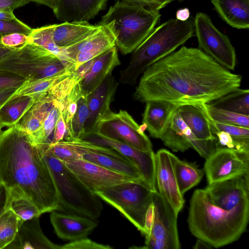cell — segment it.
I'll return each instance as SVG.
<instances>
[{
    "instance_id": "6da1fadb",
    "label": "cell",
    "mask_w": 249,
    "mask_h": 249,
    "mask_svg": "<svg viewBox=\"0 0 249 249\" xmlns=\"http://www.w3.org/2000/svg\"><path fill=\"white\" fill-rule=\"evenodd\" d=\"M241 81L240 75L231 72L199 48L183 46L142 73L133 97L142 103L203 105L239 88Z\"/></svg>"
},
{
    "instance_id": "7a4b0ae2",
    "label": "cell",
    "mask_w": 249,
    "mask_h": 249,
    "mask_svg": "<svg viewBox=\"0 0 249 249\" xmlns=\"http://www.w3.org/2000/svg\"><path fill=\"white\" fill-rule=\"evenodd\" d=\"M0 183L12 199L28 200L41 214L58 209L57 190L40 145L17 124L0 135Z\"/></svg>"
},
{
    "instance_id": "3957f363",
    "label": "cell",
    "mask_w": 249,
    "mask_h": 249,
    "mask_svg": "<svg viewBox=\"0 0 249 249\" xmlns=\"http://www.w3.org/2000/svg\"><path fill=\"white\" fill-rule=\"evenodd\" d=\"M249 216V203L225 210L213 205L205 190L199 189L191 197L187 222L193 235L217 248L239 238Z\"/></svg>"
},
{
    "instance_id": "277c9868",
    "label": "cell",
    "mask_w": 249,
    "mask_h": 249,
    "mask_svg": "<svg viewBox=\"0 0 249 249\" xmlns=\"http://www.w3.org/2000/svg\"><path fill=\"white\" fill-rule=\"evenodd\" d=\"M194 19L182 21L170 18L155 27L132 53L127 67L121 71L119 81L134 85L151 65L176 51L194 36Z\"/></svg>"
},
{
    "instance_id": "5b68a950",
    "label": "cell",
    "mask_w": 249,
    "mask_h": 249,
    "mask_svg": "<svg viewBox=\"0 0 249 249\" xmlns=\"http://www.w3.org/2000/svg\"><path fill=\"white\" fill-rule=\"evenodd\" d=\"M160 17L159 10L116 0L102 17L99 24L108 27L115 38V46L125 55L132 53L142 43Z\"/></svg>"
},
{
    "instance_id": "8992f818",
    "label": "cell",
    "mask_w": 249,
    "mask_h": 249,
    "mask_svg": "<svg viewBox=\"0 0 249 249\" xmlns=\"http://www.w3.org/2000/svg\"><path fill=\"white\" fill-rule=\"evenodd\" d=\"M49 144H38L57 190L59 200L57 211L92 219L99 217L103 209L100 198L53 155Z\"/></svg>"
},
{
    "instance_id": "52a82bcc",
    "label": "cell",
    "mask_w": 249,
    "mask_h": 249,
    "mask_svg": "<svg viewBox=\"0 0 249 249\" xmlns=\"http://www.w3.org/2000/svg\"><path fill=\"white\" fill-rule=\"evenodd\" d=\"M74 70V65L31 42L0 60V71L16 74L28 81Z\"/></svg>"
},
{
    "instance_id": "ba28073f",
    "label": "cell",
    "mask_w": 249,
    "mask_h": 249,
    "mask_svg": "<svg viewBox=\"0 0 249 249\" xmlns=\"http://www.w3.org/2000/svg\"><path fill=\"white\" fill-rule=\"evenodd\" d=\"M153 192L142 180H131L95 192L100 199L118 210L143 234L145 218Z\"/></svg>"
},
{
    "instance_id": "9c48e42d",
    "label": "cell",
    "mask_w": 249,
    "mask_h": 249,
    "mask_svg": "<svg viewBox=\"0 0 249 249\" xmlns=\"http://www.w3.org/2000/svg\"><path fill=\"white\" fill-rule=\"evenodd\" d=\"M194 23L198 48L223 67L234 70L236 52L228 36L214 26L210 17L205 13H197Z\"/></svg>"
},
{
    "instance_id": "30bf717a",
    "label": "cell",
    "mask_w": 249,
    "mask_h": 249,
    "mask_svg": "<svg viewBox=\"0 0 249 249\" xmlns=\"http://www.w3.org/2000/svg\"><path fill=\"white\" fill-rule=\"evenodd\" d=\"M153 219L145 235L148 249H179L180 244L177 228V215L157 192L153 194Z\"/></svg>"
},
{
    "instance_id": "8fae6325",
    "label": "cell",
    "mask_w": 249,
    "mask_h": 249,
    "mask_svg": "<svg viewBox=\"0 0 249 249\" xmlns=\"http://www.w3.org/2000/svg\"><path fill=\"white\" fill-rule=\"evenodd\" d=\"M93 131L123 141L141 151L153 150L148 137L140 130V125L125 110H120L118 112L111 110L99 120Z\"/></svg>"
},
{
    "instance_id": "7c38bea8",
    "label": "cell",
    "mask_w": 249,
    "mask_h": 249,
    "mask_svg": "<svg viewBox=\"0 0 249 249\" xmlns=\"http://www.w3.org/2000/svg\"><path fill=\"white\" fill-rule=\"evenodd\" d=\"M83 140L111 148L130 161L139 170L143 181L153 192L157 191L155 176V153L145 152L118 140L105 136L97 131L83 136Z\"/></svg>"
},
{
    "instance_id": "4fadbf2b",
    "label": "cell",
    "mask_w": 249,
    "mask_h": 249,
    "mask_svg": "<svg viewBox=\"0 0 249 249\" xmlns=\"http://www.w3.org/2000/svg\"><path fill=\"white\" fill-rule=\"evenodd\" d=\"M204 170L208 184L249 174V155L220 147L206 159Z\"/></svg>"
},
{
    "instance_id": "5bb4252c",
    "label": "cell",
    "mask_w": 249,
    "mask_h": 249,
    "mask_svg": "<svg viewBox=\"0 0 249 249\" xmlns=\"http://www.w3.org/2000/svg\"><path fill=\"white\" fill-rule=\"evenodd\" d=\"M99 24L98 28L87 38L62 49L64 59L74 65L75 70L83 64L115 46V38L108 27Z\"/></svg>"
},
{
    "instance_id": "9a60e30c",
    "label": "cell",
    "mask_w": 249,
    "mask_h": 249,
    "mask_svg": "<svg viewBox=\"0 0 249 249\" xmlns=\"http://www.w3.org/2000/svg\"><path fill=\"white\" fill-rule=\"evenodd\" d=\"M249 174L208 184L204 189L211 202L231 211L249 203Z\"/></svg>"
},
{
    "instance_id": "2e32d148",
    "label": "cell",
    "mask_w": 249,
    "mask_h": 249,
    "mask_svg": "<svg viewBox=\"0 0 249 249\" xmlns=\"http://www.w3.org/2000/svg\"><path fill=\"white\" fill-rule=\"evenodd\" d=\"M171 153L161 149L155 154V176L157 192L178 215L184 204L174 172Z\"/></svg>"
},
{
    "instance_id": "e0dca14e",
    "label": "cell",
    "mask_w": 249,
    "mask_h": 249,
    "mask_svg": "<svg viewBox=\"0 0 249 249\" xmlns=\"http://www.w3.org/2000/svg\"><path fill=\"white\" fill-rule=\"evenodd\" d=\"M62 162L93 193L112 185L135 180L83 159Z\"/></svg>"
},
{
    "instance_id": "ac0fdd59",
    "label": "cell",
    "mask_w": 249,
    "mask_h": 249,
    "mask_svg": "<svg viewBox=\"0 0 249 249\" xmlns=\"http://www.w3.org/2000/svg\"><path fill=\"white\" fill-rule=\"evenodd\" d=\"M118 85L111 74L87 95L89 114L84 135L93 131L99 120L111 111L110 105L114 100Z\"/></svg>"
},
{
    "instance_id": "d6986e66",
    "label": "cell",
    "mask_w": 249,
    "mask_h": 249,
    "mask_svg": "<svg viewBox=\"0 0 249 249\" xmlns=\"http://www.w3.org/2000/svg\"><path fill=\"white\" fill-rule=\"evenodd\" d=\"M51 224L57 236L72 241L87 236L98 225L96 219L58 211L52 212Z\"/></svg>"
},
{
    "instance_id": "ffe728a7",
    "label": "cell",
    "mask_w": 249,
    "mask_h": 249,
    "mask_svg": "<svg viewBox=\"0 0 249 249\" xmlns=\"http://www.w3.org/2000/svg\"><path fill=\"white\" fill-rule=\"evenodd\" d=\"M108 0H57L52 10L60 21H89L105 9Z\"/></svg>"
},
{
    "instance_id": "44dd1931",
    "label": "cell",
    "mask_w": 249,
    "mask_h": 249,
    "mask_svg": "<svg viewBox=\"0 0 249 249\" xmlns=\"http://www.w3.org/2000/svg\"><path fill=\"white\" fill-rule=\"evenodd\" d=\"M53 43L61 49L74 45L82 41L99 27L89 21L63 22L46 25Z\"/></svg>"
},
{
    "instance_id": "7402d4cb",
    "label": "cell",
    "mask_w": 249,
    "mask_h": 249,
    "mask_svg": "<svg viewBox=\"0 0 249 249\" xmlns=\"http://www.w3.org/2000/svg\"><path fill=\"white\" fill-rule=\"evenodd\" d=\"M120 64L116 46L95 58L91 68L79 82L83 94L87 95L94 90Z\"/></svg>"
},
{
    "instance_id": "603a6c76",
    "label": "cell",
    "mask_w": 249,
    "mask_h": 249,
    "mask_svg": "<svg viewBox=\"0 0 249 249\" xmlns=\"http://www.w3.org/2000/svg\"><path fill=\"white\" fill-rule=\"evenodd\" d=\"M5 249H61V246L51 242L40 226L39 217L19 223L14 240Z\"/></svg>"
},
{
    "instance_id": "cb8c5ba5",
    "label": "cell",
    "mask_w": 249,
    "mask_h": 249,
    "mask_svg": "<svg viewBox=\"0 0 249 249\" xmlns=\"http://www.w3.org/2000/svg\"><path fill=\"white\" fill-rule=\"evenodd\" d=\"M204 105H183L178 109L189 128L198 140H217L212 121L205 110Z\"/></svg>"
},
{
    "instance_id": "d4e9b609",
    "label": "cell",
    "mask_w": 249,
    "mask_h": 249,
    "mask_svg": "<svg viewBox=\"0 0 249 249\" xmlns=\"http://www.w3.org/2000/svg\"><path fill=\"white\" fill-rule=\"evenodd\" d=\"M142 123L147 125L150 136L160 139L173 112L178 105L163 101H151L145 103Z\"/></svg>"
},
{
    "instance_id": "484cf974",
    "label": "cell",
    "mask_w": 249,
    "mask_h": 249,
    "mask_svg": "<svg viewBox=\"0 0 249 249\" xmlns=\"http://www.w3.org/2000/svg\"><path fill=\"white\" fill-rule=\"evenodd\" d=\"M226 23L237 29L249 28V0H211Z\"/></svg>"
},
{
    "instance_id": "4316f807",
    "label": "cell",
    "mask_w": 249,
    "mask_h": 249,
    "mask_svg": "<svg viewBox=\"0 0 249 249\" xmlns=\"http://www.w3.org/2000/svg\"><path fill=\"white\" fill-rule=\"evenodd\" d=\"M82 159L133 179L143 180L135 165L122 155L88 152L82 155Z\"/></svg>"
},
{
    "instance_id": "83f0119b",
    "label": "cell",
    "mask_w": 249,
    "mask_h": 249,
    "mask_svg": "<svg viewBox=\"0 0 249 249\" xmlns=\"http://www.w3.org/2000/svg\"><path fill=\"white\" fill-rule=\"evenodd\" d=\"M186 127L177 108L172 114L160 139L166 146L173 151L185 152L190 148L185 135Z\"/></svg>"
},
{
    "instance_id": "f1b7e54d",
    "label": "cell",
    "mask_w": 249,
    "mask_h": 249,
    "mask_svg": "<svg viewBox=\"0 0 249 249\" xmlns=\"http://www.w3.org/2000/svg\"><path fill=\"white\" fill-rule=\"evenodd\" d=\"M35 103L30 96L11 97L0 108V128L18 124Z\"/></svg>"
},
{
    "instance_id": "f546056e",
    "label": "cell",
    "mask_w": 249,
    "mask_h": 249,
    "mask_svg": "<svg viewBox=\"0 0 249 249\" xmlns=\"http://www.w3.org/2000/svg\"><path fill=\"white\" fill-rule=\"evenodd\" d=\"M171 159L179 192L183 195L199 183L204 172L195 164L181 160L172 153Z\"/></svg>"
},
{
    "instance_id": "4dcf8cb0",
    "label": "cell",
    "mask_w": 249,
    "mask_h": 249,
    "mask_svg": "<svg viewBox=\"0 0 249 249\" xmlns=\"http://www.w3.org/2000/svg\"><path fill=\"white\" fill-rule=\"evenodd\" d=\"M73 71H67L53 76L33 81L27 80L19 87L12 97L28 95L36 102L45 96L54 85L69 76Z\"/></svg>"
},
{
    "instance_id": "1f68e13d",
    "label": "cell",
    "mask_w": 249,
    "mask_h": 249,
    "mask_svg": "<svg viewBox=\"0 0 249 249\" xmlns=\"http://www.w3.org/2000/svg\"><path fill=\"white\" fill-rule=\"evenodd\" d=\"M208 104L219 109L249 116V90L238 88Z\"/></svg>"
},
{
    "instance_id": "d6a6232c",
    "label": "cell",
    "mask_w": 249,
    "mask_h": 249,
    "mask_svg": "<svg viewBox=\"0 0 249 249\" xmlns=\"http://www.w3.org/2000/svg\"><path fill=\"white\" fill-rule=\"evenodd\" d=\"M54 105L43 121L40 129L31 135L37 144L51 143L55 125L63 108V103L53 100Z\"/></svg>"
},
{
    "instance_id": "836d02e7",
    "label": "cell",
    "mask_w": 249,
    "mask_h": 249,
    "mask_svg": "<svg viewBox=\"0 0 249 249\" xmlns=\"http://www.w3.org/2000/svg\"><path fill=\"white\" fill-rule=\"evenodd\" d=\"M203 106L208 117L213 122L249 128V116L219 109L209 104Z\"/></svg>"
},
{
    "instance_id": "e575fe53",
    "label": "cell",
    "mask_w": 249,
    "mask_h": 249,
    "mask_svg": "<svg viewBox=\"0 0 249 249\" xmlns=\"http://www.w3.org/2000/svg\"><path fill=\"white\" fill-rule=\"evenodd\" d=\"M18 227V218L10 208L0 216V249H5L12 242Z\"/></svg>"
},
{
    "instance_id": "d590c367",
    "label": "cell",
    "mask_w": 249,
    "mask_h": 249,
    "mask_svg": "<svg viewBox=\"0 0 249 249\" xmlns=\"http://www.w3.org/2000/svg\"><path fill=\"white\" fill-rule=\"evenodd\" d=\"M212 122L215 131H224L231 136L236 150L249 155V128Z\"/></svg>"
},
{
    "instance_id": "8d00e7d4",
    "label": "cell",
    "mask_w": 249,
    "mask_h": 249,
    "mask_svg": "<svg viewBox=\"0 0 249 249\" xmlns=\"http://www.w3.org/2000/svg\"><path fill=\"white\" fill-rule=\"evenodd\" d=\"M83 94L79 82L63 99V108L61 110V112L66 123L68 137H71L72 121L77 109L78 101Z\"/></svg>"
},
{
    "instance_id": "74e56055",
    "label": "cell",
    "mask_w": 249,
    "mask_h": 249,
    "mask_svg": "<svg viewBox=\"0 0 249 249\" xmlns=\"http://www.w3.org/2000/svg\"><path fill=\"white\" fill-rule=\"evenodd\" d=\"M28 42L39 46L64 60L62 56V49L53 43L46 25L33 29L28 36Z\"/></svg>"
},
{
    "instance_id": "f35d334b",
    "label": "cell",
    "mask_w": 249,
    "mask_h": 249,
    "mask_svg": "<svg viewBox=\"0 0 249 249\" xmlns=\"http://www.w3.org/2000/svg\"><path fill=\"white\" fill-rule=\"evenodd\" d=\"M89 114L87 95L83 94L78 101L77 109L72 121L71 126L72 137L81 138L84 135Z\"/></svg>"
},
{
    "instance_id": "ab89813d",
    "label": "cell",
    "mask_w": 249,
    "mask_h": 249,
    "mask_svg": "<svg viewBox=\"0 0 249 249\" xmlns=\"http://www.w3.org/2000/svg\"><path fill=\"white\" fill-rule=\"evenodd\" d=\"M10 208L18 216L19 223L39 217L41 214L35 205L22 198L12 199Z\"/></svg>"
},
{
    "instance_id": "60d3db41",
    "label": "cell",
    "mask_w": 249,
    "mask_h": 249,
    "mask_svg": "<svg viewBox=\"0 0 249 249\" xmlns=\"http://www.w3.org/2000/svg\"><path fill=\"white\" fill-rule=\"evenodd\" d=\"M49 147L53 155L61 161L82 159V155L68 140L49 143Z\"/></svg>"
},
{
    "instance_id": "b9f144b4",
    "label": "cell",
    "mask_w": 249,
    "mask_h": 249,
    "mask_svg": "<svg viewBox=\"0 0 249 249\" xmlns=\"http://www.w3.org/2000/svg\"><path fill=\"white\" fill-rule=\"evenodd\" d=\"M32 29L18 18L10 21L0 20V35L18 33L29 36Z\"/></svg>"
},
{
    "instance_id": "7bdbcfd3",
    "label": "cell",
    "mask_w": 249,
    "mask_h": 249,
    "mask_svg": "<svg viewBox=\"0 0 249 249\" xmlns=\"http://www.w3.org/2000/svg\"><path fill=\"white\" fill-rule=\"evenodd\" d=\"M109 245L95 242L87 237L75 240L61 246V249H110Z\"/></svg>"
},
{
    "instance_id": "ee69618b",
    "label": "cell",
    "mask_w": 249,
    "mask_h": 249,
    "mask_svg": "<svg viewBox=\"0 0 249 249\" xmlns=\"http://www.w3.org/2000/svg\"><path fill=\"white\" fill-rule=\"evenodd\" d=\"M0 41L6 47L18 50L28 42V36L18 33H11L1 36Z\"/></svg>"
},
{
    "instance_id": "f6af8a7d",
    "label": "cell",
    "mask_w": 249,
    "mask_h": 249,
    "mask_svg": "<svg viewBox=\"0 0 249 249\" xmlns=\"http://www.w3.org/2000/svg\"><path fill=\"white\" fill-rule=\"evenodd\" d=\"M27 79L16 74L0 71V89L17 88L22 85Z\"/></svg>"
},
{
    "instance_id": "bcb514c9",
    "label": "cell",
    "mask_w": 249,
    "mask_h": 249,
    "mask_svg": "<svg viewBox=\"0 0 249 249\" xmlns=\"http://www.w3.org/2000/svg\"><path fill=\"white\" fill-rule=\"evenodd\" d=\"M68 137V135L66 123L61 111L60 115L55 125L52 143L64 141Z\"/></svg>"
},
{
    "instance_id": "7dc6e473",
    "label": "cell",
    "mask_w": 249,
    "mask_h": 249,
    "mask_svg": "<svg viewBox=\"0 0 249 249\" xmlns=\"http://www.w3.org/2000/svg\"><path fill=\"white\" fill-rule=\"evenodd\" d=\"M12 199L9 191L0 183V216L10 208Z\"/></svg>"
},
{
    "instance_id": "c3c4849f",
    "label": "cell",
    "mask_w": 249,
    "mask_h": 249,
    "mask_svg": "<svg viewBox=\"0 0 249 249\" xmlns=\"http://www.w3.org/2000/svg\"><path fill=\"white\" fill-rule=\"evenodd\" d=\"M30 2L29 0H0V11L8 10L14 11Z\"/></svg>"
},
{
    "instance_id": "681fc988",
    "label": "cell",
    "mask_w": 249,
    "mask_h": 249,
    "mask_svg": "<svg viewBox=\"0 0 249 249\" xmlns=\"http://www.w3.org/2000/svg\"><path fill=\"white\" fill-rule=\"evenodd\" d=\"M214 133L221 146L234 148L233 140L228 133L224 131H215Z\"/></svg>"
},
{
    "instance_id": "f907efd6",
    "label": "cell",
    "mask_w": 249,
    "mask_h": 249,
    "mask_svg": "<svg viewBox=\"0 0 249 249\" xmlns=\"http://www.w3.org/2000/svg\"><path fill=\"white\" fill-rule=\"evenodd\" d=\"M129 2L137 4L143 7L159 10V7L164 0H123ZM160 11V10H159Z\"/></svg>"
},
{
    "instance_id": "816d5d0a",
    "label": "cell",
    "mask_w": 249,
    "mask_h": 249,
    "mask_svg": "<svg viewBox=\"0 0 249 249\" xmlns=\"http://www.w3.org/2000/svg\"><path fill=\"white\" fill-rule=\"evenodd\" d=\"M18 88L0 89V108L14 94Z\"/></svg>"
},
{
    "instance_id": "f5cc1de1",
    "label": "cell",
    "mask_w": 249,
    "mask_h": 249,
    "mask_svg": "<svg viewBox=\"0 0 249 249\" xmlns=\"http://www.w3.org/2000/svg\"><path fill=\"white\" fill-rule=\"evenodd\" d=\"M176 17L178 20L186 21L190 18V10L187 7L179 9L176 12Z\"/></svg>"
},
{
    "instance_id": "db71d44e",
    "label": "cell",
    "mask_w": 249,
    "mask_h": 249,
    "mask_svg": "<svg viewBox=\"0 0 249 249\" xmlns=\"http://www.w3.org/2000/svg\"><path fill=\"white\" fill-rule=\"evenodd\" d=\"M11 10H1L0 11V20L10 21L17 18Z\"/></svg>"
},
{
    "instance_id": "11a10c76",
    "label": "cell",
    "mask_w": 249,
    "mask_h": 249,
    "mask_svg": "<svg viewBox=\"0 0 249 249\" xmlns=\"http://www.w3.org/2000/svg\"><path fill=\"white\" fill-rule=\"evenodd\" d=\"M2 35H0V60L5 57L11 52L15 51V49L9 48L3 45L0 41V37Z\"/></svg>"
},
{
    "instance_id": "9f6ffc18",
    "label": "cell",
    "mask_w": 249,
    "mask_h": 249,
    "mask_svg": "<svg viewBox=\"0 0 249 249\" xmlns=\"http://www.w3.org/2000/svg\"><path fill=\"white\" fill-rule=\"evenodd\" d=\"M193 248L195 249H209L213 248V247L211 246L209 244H208L206 242H205L201 239H197V240Z\"/></svg>"
},
{
    "instance_id": "6f0895ef",
    "label": "cell",
    "mask_w": 249,
    "mask_h": 249,
    "mask_svg": "<svg viewBox=\"0 0 249 249\" xmlns=\"http://www.w3.org/2000/svg\"><path fill=\"white\" fill-rule=\"evenodd\" d=\"M53 9L57 0H29Z\"/></svg>"
},
{
    "instance_id": "680465c9",
    "label": "cell",
    "mask_w": 249,
    "mask_h": 249,
    "mask_svg": "<svg viewBox=\"0 0 249 249\" xmlns=\"http://www.w3.org/2000/svg\"><path fill=\"white\" fill-rule=\"evenodd\" d=\"M175 0H178V1H180V2H181V1H183V0H164L163 2L162 3V4L159 7V10H160V9L164 8L168 4H169L171 2H172L174 1H175Z\"/></svg>"
},
{
    "instance_id": "91938a15",
    "label": "cell",
    "mask_w": 249,
    "mask_h": 249,
    "mask_svg": "<svg viewBox=\"0 0 249 249\" xmlns=\"http://www.w3.org/2000/svg\"><path fill=\"white\" fill-rule=\"evenodd\" d=\"M1 132L2 131H1V128H0V135L1 133Z\"/></svg>"
}]
</instances>
